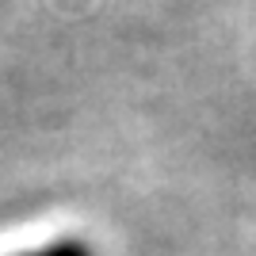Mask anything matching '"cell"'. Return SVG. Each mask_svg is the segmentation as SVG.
Masks as SVG:
<instances>
[{
	"label": "cell",
	"instance_id": "cell-1",
	"mask_svg": "<svg viewBox=\"0 0 256 256\" xmlns=\"http://www.w3.org/2000/svg\"><path fill=\"white\" fill-rule=\"evenodd\" d=\"M20 256H96V248L80 241V237H58L50 245H38L31 252H20Z\"/></svg>",
	"mask_w": 256,
	"mask_h": 256
}]
</instances>
